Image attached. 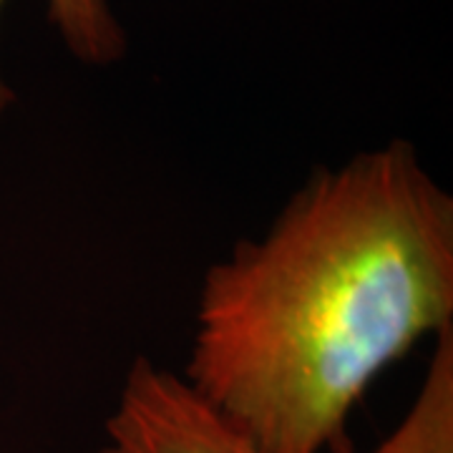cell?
I'll return each mask as SVG.
<instances>
[{
    "label": "cell",
    "mask_w": 453,
    "mask_h": 453,
    "mask_svg": "<svg viewBox=\"0 0 453 453\" xmlns=\"http://www.w3.org/2000/svg\"><path fill=\"white\" fill-rule=\"evenodd\" d=\"M371 453H453V327L436 335L413 403Z\"/></svg>",
    "instance_id": "obj_3"
},
{
    "label": "cell",
    "mask_w": 453,
    "mask_h": 453,
    "mask_svg": "<svg viewBox=\"0 0 453 453\" xmlns=\"http://www.w3.org/2000/svg\"><path fill=\"white\" fill-rule=\"evenodd\" d=\"M98 453H262L181 375L136 357Z\"/></svg>",
    "instance_id": "obj_2"
},
{
    "label": "cell",
    "mask_w": 453,
    "mask_h": 453,
    "mask_svg": "<svg viewBox=\"0 0 453 453\" xmlns=\"http://www.w3.org/2000/svg\"><path fill=\"white\" fill-rule=\"evenodd\" d=\"M0 0V11H3ZM49 18L68 50L83 64L104 65L124 56V31L113 18L109 0H49ZM13 101V91L0 76V119Z\"/></svg>",
    "instance_id": "obj_4"
},
{
    "label": "cell",
    "mask_w": 453,
    "mask_h": 453,
    "mask_svg": "<svg viewBox=\"0 0 453 453\" xmlns=\"http://www.w3.org/2000/svg\"><path fill=\"white\" fill-rule=\"evenodd\" d=\"M453 327V199L405 142L323 169L211 267L184 380L262 453H350L375 378Z\"/></svg>",
    "instance_id": "obj_1"
}]
</instances>
